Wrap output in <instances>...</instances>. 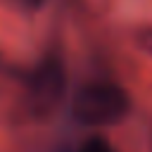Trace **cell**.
I'll return each instance as SVG.
<instances>
[{"instance_id": "obj_1", "label": "cell", "mask_w": 152, "mask_h": 152, "mask_svg": "<svg viewBox=\"0 0 152 152\" xmlns=\"http://www.w3.org/2000/svg\"><path fill=\"white\" fill-rule=\"evenodd\" d=\"M131 107L133 104L128 93L109 81H95L81 86L71 102L74 119L88 128L116 126L131 114Z\"/></svg>"}, {"instance_id": "obj_2", "label": "cell", "mask_w": 152, "mask_h": 152, "mask_svg": "<svg viewBox=\"0 0 152 152\" xmlns=\"http://www.w3.org/2000/svg\"><path fill=\"white\" fill-rule=\"evenodd\" d=\"M28 100L36 112H50L64 95L66 88V69L59 55H48L38 62V66L28 74Z\"/></svg>"}, {"instance_id": "obj_3", "label": "cell", "mask_w": 152, "mask_h": 152, "mask_svg": "<svg viewBox=\"0 0 152 152\" xmlns=\"http://www.w3.org/2000/svg\"><path fill=\"white\" fill-rule=\"evenodd\" d=\"M76 152H116V150L109 145L107 138H102V135H93V138H88Z\"/></svg>"}, {"instance_id": "obj_4", "label": "cell", "mask_w": 152, "mask_h": 152, "mask_svg": "<svg viewBox=\"0 0 152 152\" xmlns=\"http://www.w3.org/2000/svg\"><path fill=\"white\" fill-rule=\"evenodd\" d=\"M133 40H135V45H138L142 52L152 55V24H147V26H138L135 33H133Z\"/></svg>"}, {"instance_id": "obj_5", "label": "cell", "mask_w": 152, "mask_h": 152, "mask_svg": "<svg viewBox=\"0 0 152 152\" xmlns=\"http://www.w3.org/2000/svg\"><path fill=\"white\" fill-rule=\"evenodd\" d=\"M19 10H26V12H36V10H40L48 0H12Z\"/></svg>"}, {"instance_id": "obj_6", "label": "cell", "mask_w": 152, "mask_h": 152, "mask_svg": "<svg viewBox=\"0 0 152 152\" xmlns=\"http://www.w3.org/2000/svg\"><path fill=\"white\" fill-rule=\"evenodd\" d=\"M150 145H152V142H150Z\"/></svg>"}]
</instances>
